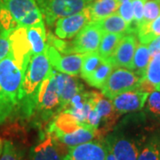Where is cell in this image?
<instances>
[{
    "label": "cell",
    "instance_id": "obj_28",
    "mask_svg": "<svg viewBox=\"0 0 160 160\" xmlns=\"http://www.w3.org/2000/svg\"><path fill=\"white\" fill-rule=\"evenodd\" d=\"M144 78L154 87L155 90H160V53L151 57Z\"/></svg>",
    "mask_w": 160,
    "mask_h": 160
},
{
    "label": "cell",
    "instance_id": "obj_18",
    "mask_svg": "<svg viewBox=\"0 0 160 160\" xmlns=\"http://www.w3.org/2000/svg\"><path fill=\"white\" fill-rule=\"evenodd\" d=\"M102 93H99L97 92H93V104L94 109H96L98 115L101 118V125H102V129L100 131V134L102 132H106L107 128H109L113 126L118 119V116L115 110L112 102L106 99Z\"/></svg>",
    "mask_w": 160,
    "mask_h": 160
},
{
    "label": "cell",
    "instance_id": "obj_1",
    "mask_svg": "<svg viewBox=\"0 0 160 160\" xmlns=\"http://www.w3.org/2000/svg\"><path fill=\"white\" fill-rule=\"evenodd\" d=\"M23 76L9 52L0 62V125L19 118Z\"/></svg>",
    "mask_w": 160,
    "mask_h": 160
},
{
    "label": "cell",
    "instance_id": "obj_3",
    "mask_svg": "<svg viewBox=\"0 0 160 160\" xmlns=\"http://www.w3.org/2000/svg\"><path fill=\"white\" fill-rule=\"evenodd\" d=\"M44 22L36 0H0V34L9 36L18 27Z\"/></svg>",
    "mask_w": 160,
    "mask_h": 160
},
{
    "label": "cell",
    "instance_id": "obj_38",
    "mask_svg": "<svg viewBox=\"0 0 160 160\" xmlns=\"http://www.w3.org/2000/svg\"><path fill=\"white\" fill-rule=\"evenodd\" d=\"M120 3H122V2H125V1H132V0H118Z\"/></svg>",
    "mask_w": 160,
    "mask_h": 160
},
{
    "label": "cell",
    "instance_id": "obj_8",
    "mask_svg": "<svg viewBox=\"0 0 160 160\" xmlns=\"http://www.w3.org/2000/svg\"><path fill=\"white\" fill-rule=\"evenodd\" d=\"M142 80V78L131 69L117 68L111 72L101 88L102 93L109 100H112L122 92L138 89Z\"/></svg>",
    "mask_w": 160,
    "mask_h": 160
},
{
    "label": "cell",
    "instance_id": "obj_24",
    "mask_svg": "<svg viewBox=\"0 0 160 160\" xmlns=\"http://www.w3.org/2000/svg\"><path fill=\"white\" fill-rule=\"evenodd\" d=\"M137 160H160L159 133H155L144 142Z\"/></svg>",
    "mask_w": 160,
    "mask_h": 160
},
{
    "label": "cell",
    "instance_id": "obj_20",
    "mask_svg": "<svg viewBox=\"0 0 160 160\" xmlns=\"http://www.w3.org/2000/svg\"><path fill=\"white\" fill-rule=\"evenodd\" d=\"M27 35L31 46L32 55L45 52L46 47V32L44 22L27 28Z\"/></svg>",
    "mask_w": 160,
    "mask_h": 160
},
{
    "label": "cell",
    "instance_id": "obj_12",
    "mask_svg": "<svg viewBox=\"0 0 160 160\" xmlns=\"http://www.w3.org/2000/svg\"><path fill=\"white\" fill-rule=\"evenodd\" d=\"M91 22V14L88 6L79 12L58 19L55 22L54 33L62 39L72 38Z\"/></svg>",
    "mask_w": 160,
    "mask_h": 160
},
{
    "label": "cell",
    "instance_id": "obj_23",
    "mask_svg": "<svg viewBox=\"0 0 160 160\" xmlns=\"http://www.w3.org/2000/svg\"><path fill=\"white\" fill-rule=\"evenodd\" d=\"M150 59H151V56L149 53V46L147 44L140 43L137 46L136 51L133 56L132 70L139 75L141 78H144Z\"/></svg>",
    "mask_w": 160,
    "mask_h": 160
},
{
    "label": "cell",
    "instance_id": "obj_7",
    "mask_svg": "<svg viewBox=\"0 0 160 160\" xmlns=\"http://www.w3.org/2000/svg\"><path fill=\"white\" fill-rule=\"evenodd\" d=\"M94 0H36L48 26H52L58 19L79 12Z\"/></svg>",
    "mask_w": 160,
    "mask_h": 160
},
{
    "label": "cell",
    "instance_id": "obj_25",
    "mask_svg": "<svg viewBox=\"0 0 160 160\" xmlns=\"http://www.w3.org/2000/svg\"><path fill=\"white\" fill-rule=\"evenodd\" d=\"M124 36V34L119 33H107L103 35L98 48V52L101 57L102 59H109L111 57Z\"/></svg>",
    "mask_w": 160,
    "mask_h": 160
},
{
    "label": "cell",
    "instance_id": "obj_32",
    "mask_svg": "<svg viewBox=\"0 0 160 160\" xmlns=\"http://www.w3.org/2000/svg\"><path fill=\"white\" fill-rule=\"evenodd\" d=\"M145 2L146 0H132V5L133 9V22L131 27L132 34H137L138 29L142 24Z\"/></svg>",
    "mask_w": 160,
    "mask_h": 160
},
{
    "label": "cell",
    "instance_id": "obj_11",
    "mask_svg": "<svg viewBox=\"0 0 160 160\" xmlns=\"http://www.w3.org/2000/svg\"><path fill=\"white\" fill-rule=\"evenodd\" d=\"M10 52L12 54L18 66L25 73L30 58L32 56L31 46L29 44L27 28L18 27L9 35Z\"/></svg>",
    "mask_w": 160,
    "mask_h": 160
},
{
    "label": "cell",
    "instance_id": "obj_31",
    "mask_svg": "<svg viewBox=\"0 0 160 160\" xmlns=\"http://www.w3.org/2000/svg\"><path fill=\"white\" fill-rule=\"evenodd\" d=\"M146 112L150 118L160 120V90H154L149 93L147 100Z\"/></svg>",
    "mask_w": 160,
    "mask_h": 160
},
{
    "label": "cell",
    "instance_id": "obj_30",
    "mask_svg": "<svg viewBox=\"0 0 160 160\" xmlns=\"http://www.w3.org/2000/svg\"><path fill=\"white\" fill-rule=\"evenodd\" d=\"M160 14V0H146L144 5L143 19L141 26L154 21ZM140 26V27H141ZM139 27V28H140Z\"/></svg>",
    "mask_w": 160,
    "mask_h": 160
},
{
    "label": "cell",
    "instance_id": "obj_22",
    "mask_svg": "<svg viewBox=\"0 0 160 160\" xmlns=\"http://www.w3.org/2000/svg\"><path fill=\"white\" fill-rule=\"evenodd\" d=\"M113 69H115L114 66L109 59H103L102 63L91 74L87 76L85 80L88 83V85L92 87L102 88L109 75L111 74Z\"/></svg>",
    "mask_w": 160,
    "mask_h": 160
},
{
    "label": "cell",
    "instance_id": "obj_5",
    "mask_svg": "<svg viewBox=\"0 0 160 160\" xmlns=\"http://www.w3.org/2000/svg\"><path fill=\"white\" fill-rule=\"evenodd\" d=\"M62 112V103L56 82V71L52 69L40 87L38 102L31 119L36 126L41 127Z\"/></svg>",
    "mask_w": 160,
    "mask_h": 160
},
{
    "label": "cell",
    "instance_id": "obj_16",
    "mask_svg": "<svg viewBox=\"0 0 160 160\" xmlns=\"http://www.w3.org/2000/svg\"><path fill=\"white\" fill-rule=\"evenodd\" d=\"M137 46V39L134 34L125 35L120 40L114 53L109 59L114 68H125L132 70Z\"/></svg>",
    "mask_w": 160,
    "mask_h": 160
},
{
    "label": "cell",
    "instance_id": "obj_10",
    "mask_svg": "<svg viewBox=\"0 0 160 160\" xmlns=\"http://www.w3.org/2000/svg\"><path fill=\"white\" fill-rule=\"evenodd\" d=\"M45 52L52 67L59 72L70 76L80 74L84 57L83 53H69L62 55V53L58 51L54 46L49 44H46Z\"/></svg>",
    "mask_w": 160,
    "mask_h": 160
},
{
    "label": "cell",
    "instance_id": "obj_33",
    "mask_svg": "<svg viewBox=\"0 0 160 160\" xmlns=\"http://www.w3.org/2000/svg\"><path fill=\"white\" fill-rule=\"evenodd\" d=\"M117 12L128 23V25L130 27V31L132 33L131 27L133 22V9H132V1H125V2L120 3Z\"/></svg>",
    "mask_w": 160,
    "mask_h": 160
},
{
    "label": "cell",
    "instance_id": "obj_35",
    "mask_svg": "<svg viewBox=\"0 0 160 160\" xmlns=\"http://www.w3.org/2000/svg\"><path fill=\"white\" fill-rule=\"evenodd\" d=\"M148 46L151 57L154 56L155 54L160 53V36L154 38L149 44H148Z\"/></svg>",
    "mask_w": 160,
    "mask_h": 160
},
{
    "label": "cell",
    "instance_id": "obj_4",
    "mask_svg": "<svg viewBox=\"0 0 160 160\" xmlns=\"http://www.w3.org/2000/svg\"><path fill=\"white\" fill-rule=\"evenodd\" d=\"M46 129L68 148L91 142L99 136L96 129L80 123L73 115L66 111L56 115L48 123Z\"/></svg>",
    "mask_w": 160,
    "mask_h": 160
},
{
    "label": "cell",
    "instance_id": "obj_2",
    "mask_svg": "<svg viewBox=\"0 0 160 160\" xmlns=\"http://www.w3.org/2000/svg\"><path fill=\"white\" fill-rule=\"evenodd\" d=\"M52 68L46 52L32 55L24 73L21 92L19 118L29 120L34 115L40 87Z\"/></svg>",
    "mask_w": 160,
    "mask_h": 160
},
{
    "label": "cell",
    "instance_id": "obj_13",
    "mask_svg": "<svg viewBox=\"0 0 160 160\" xmlns=\"http://www.w3.org/2000/svg\"><path fill=\"white\" fill-rule=\"evenodd\" d=\"M102 32L92 22L88 23L70 42L71 53H87L98 51Z\"/></svg>",
    "mask_w": 160,
    "mask_h": 160
},
{
    "label": "cell",
    "instance_id": "obj_14",
    "mask_svg": "<svg viewBox=\"0 0 160 160\" xmlns=\"http://www.w3.org/2000/svg\"><path fill=\"white\" fill-rule=\"evenodd\" d=\"M65 160H107L106 143L100 139L69 147Z\"/></svg>",
    "mask_w": 160,
    "mask_h": 160
},
{
    "label": "cell",
    "instance_id": "obj_9",
    "mask_svg": "<svg viewBox=\"0 0 160 160\" xmlns=\"http://www.w3.org/2000/svg\"><path fill=\"white\" fill-rule=\"evenodd\" d=\"M67 153V152H66ZM63 144L46 129L40 132L39 140L29 153L30 160H65Z\"/></svg>",
    "mask_w": 160,
    "mask_h": 160
},
{
    "label": "cell",
    "instance_id": "obj_15",
    "mask_svg": "<svg viewBox=\"0 0 160 160\" xmlns=\"http://www.w3.org/2000/svg\"><path fill=\"white\" fill-rule=\"evenodd\" d=\"M149 92L139 89L122 92L112 99V104L118 115L141 110L147 102Z\"/></svg>",
    "mask_w": 160,
    "mask_h": 160
},
{
    "label": "cell",
    "instance_id": "obj_37",
    "mask_svg": "<svg viewBox=\"0 0 160 160\" xmlns=\"http://www.w3.org/2000/svg\"><path fill=\"white\" fill-rule=\"evenodd\" d=\"M3 140L0 138V156H1V152H2V149H3Z\"/></svg>",
    "mask_w": 160,
    "mask_h": 160
},
{
    "label": "cell",
    "instance_id": "obj_36",
    "mask_svg": "<svg viewBox=\"0 0 160 160\" xmlns=\"http://www.w3.org/2000/svg\"><path fill=\"white\" fill-rule=\"evenodd\" d=\"M106 146H107V144H106ZM107 160H117L108 146H107Z\"/></svg>",
    "mask_w": 160,
    "mask_h": 160
},
{
    "label": "cell",
    "instance_id": "obj_19",
    "mask_svg": "<svg viewBox=\"0 0 160 160\" xmlns=\"http://www.w3.org/2000/svg\"><path fill=\"white\" fill-rule=\"evenodd\" d=\"M91 22L101 29L103 35L107 33L132 34L128 23L118 12H114L107 17Z\"/></svg>",
    "mask_w": 160,
    "mask_h": 160
},
{
    "label": "cell",
    "instance_id": "obj_26",
    "mask_svg": "<svg viewBox=\"0 0 160 160\" xmlns=\"http://www.w3.org/2000/svg\"><path fill=\"white\" fill-rule=\"evenodd\" d=\"M137 36L140 43L147 45L160 36V14L151 22L141 26L138 29Z\"/></svg>",
    "mask_w": 160,
    "mask_h": 160
},
{
    "label": "cell",
    "instance_id": "obj_21",
    "mask_svg": "<svg viewBox=\"0 0 160 160\" xmlns=\"http://www.w3.org/2000/svg\"><path fill=\"white\" fill-rule=\"evenodd\" d=\"M119 5L118 0H94L89 6L92 22H95L117 12Z\"/></svg>",
    "mask_w": 160,
    "mask_h": 160
},
{
    "label": "cell",
    "instance_id": "obj_27",
    "mask_svg": "<svg viewBox=\"0 0 160 160\" xmlns=\"http://www.w3.org/2000/svg\"><path fill=\"white\" fill-rule=\"evenodd\" d=\"M0 160H28L25 151L10 140L3 142Z\"/></svg>",
    "mask_w": 160,
    "mask_h": 160
},
{
    "label": "cell",
    "instance_id": "obj_29",
    "mask_svg": "<svg viewBox=\"0 0 160 160\" xmlns=\"http://www.w3.org/2000/svg\"><path fill=\"white\" fill-rule=\"evenodd\" d=\"M102 58L99 54L98 51L87 52L84 54L81 70H80V76L82 78H86L87 76L91 74L94 69L102 62Z\"/></svg>",
    "mask_w": 160,
    "mask_h": 160
},
{
    "label": "cell",
    "instance_id": "obj_34",
    "mask_svg": "<svg viewBox=\"0 0 160 160\" xmlns=\"http://www.w3.org/2000/svg\"><path fill=\"white\" fill-rule=\"evenodd\" d=\"M10 52L9 37L0 34V62L7 56Z\"/></svg>",
    "mask_w": 160,
    "mask_h": 160
},
{
    "label": "cell",
    "instance_id": "obj_17",
    "mask_svg": "<svg viewBox=\"0 0 160 160\" xmlns=\"http://www.w3.org/2000/svg\"><path fill=\"white\" fill-rule=\"evenodd\" d=\"M56 82H57L61 103H62V111L66 108V106L71 101L76 94L80 92L84 91L85 88L83 84L78 78L64 73L56 72Z\"/></svg>",
    "mask_w": 160,
    "mask_h": 160
},
{
    "label": "cell",
    "instance_id": "obj_6",
    "mask_svg": "<svg viewBox=\"0 0 160 160\" xmlns=\"http://www.w3.org/2000/svg\"><path fill=\"white\" fill-rule=\"evenodd\" d=\"M117 160H137L138 156L146 142L142 135L127 130L122 121L104 139Z\"/></svg>",
    "mask_w": 160,
    "mask_h": 160
}]
</instances>
